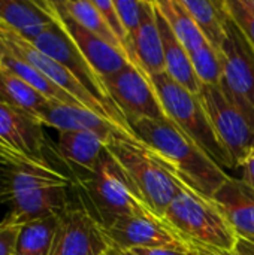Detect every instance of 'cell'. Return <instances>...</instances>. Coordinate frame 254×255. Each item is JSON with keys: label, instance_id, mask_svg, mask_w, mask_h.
<instances>
[{"label": "cell", "instance_id": "6da1fadb", "mask_svg": "<svg viewBox=\"0 0 254 255\" xmlns=\"http://www.w3.org/2000/svg\"><path fill=\"white\" fill-rule=\"evenodd\" d=\"M130 130L138 140L163 157L186 185L208 199L231 178L169 118L142 120L135 123Z\"/></svg>", "mask_w": 254, "mask_h": 255}, {"label": "cell", "instance_id": "7a4b0ae2", "mask_svg": "<svg viewBox=\"0 0 254 255\" xmlns=\"http://www.w3.org/2000/svg\"><path fill=\"white\" fill-rule=\"evenodd\" d=\"M73 187L81 194V200L88 202L90 206L84 208L102 227H109L130 215H154L126 170L106 148L91 170L73 172Z\"/></svg>", "mask_w": 254, "mask_h": 255}, {"label": "cell", "instance_id": "3957f363", "mask_svg": "<svg viewBox=\"0 0 254 255\" xmlns=\"http://www.w3.org/2000/svg\"><path fill=\"white\" fill-rule=\"evenodd\" d=\"M106 149L126 170L148 209L163 220L165 212L186 184L157 152L136 137H120Z\"/></svg>", "mask_w": 254, "mask_h": 255}, {"label": "cell", "instance_id": "277c9868", "mask_svg": "<svg viewBox=\"0 0 254 255\" xmlns=\"http://www.w3.org/2000/svg\"><path fill=\"white\" fill-rule=\"evenodd\" d=\"M163 221L192 248L229 253L238 236L219 206L186 185L163 215Z\"/></svg>", "mask_w": 254, "mask_h": 255}, {"label": "cell", "instance_id": "5b68a950", "mask_svg": "<svg viewBox=\"0 0 254 255\" xmlns=\"http://www.w3.org/2000/svg\"><path fill=\"white\" fill-rule=\"evenodd\" d=\"M1 170V169H0ZM7 184V217L16 224L61 215L69 206L70 176L63 172H37L25 169L1 170Z\"/></svg>", "mask_w": 254, "mask_h": 255}, {"label": "cell", "instance_id": "8992f818", "mask_svg": "<svg viewBox=\"0 0 254 255\" xmlns=\"http://www.w3.org/2000/svg\"><path fill=\"white\" fill-rule=\"evenodd\" d=\"M148 78L156 90L166 117L222 167L235 169L232 157L216 134L199 96L177 84L166 72Z\"/></svg>", "mask_w": 254, "mask_h": 255}, {"label": "cell", "instance_id": "52a82bcc", "mask_svg": "<svg viewBox=\"0 0 254 255\" xmlns=\"http://www.w3.org/2000/svg\"><path fill=\"white\" fill-rule=\"evenodd\" d=\"M43 126L24 112L0 102V169L61 172L48 157Z\"/></svg>", "mask_w": 254, "mask_h": 255}, {"label": "cell", "instance_id": "ba28073f", "mask_svg": "<svg viewBox=\"0 0 254 255\" xmlns=\"http://www.w3.org/2000/svg\"><path fill=\"white\" fill-rule=\"evenodd\" d=\"M199 99L216 134L232 157L235 169L241 167L254 148V123L220 85H202Z\"/></svg>", "mask_w": 254, "mask_h": 255}, {"label": "cell", "instance_id": "9c48e42d", "mask_svg": "<svg viewBox=\"0 0 254 255\" xmlns=\"http://www.w3.org/2000/svg\"><path fill=\"white\" fill-rule=\"evenodd\" d=\"M223 78L220 87L254 123V48L225 7Z\"/></svg>", "mask_w": 254, "mask_h": 255}, {"label": "cell", "instance_id": "30bf717a", "mask_svg": "<svg viewBox=\"0 0 254 255\" xmlns=\"http://www.w3.org/2000/svg\"><path fill=\"white\" fill-rule=\"evenodd\" d=\"M55 15H57V12H55ZM30 43H33L40 52H43L45 55H48L49 58H52L54 61L61 64L66 70H69L91 93V96L94 99H97L108 109V112L111 114V117L114 118L115 123L129 128L123 115L120 114V111L114 106V103L108 97L105 87L102 84V79L97 76V73L93 70V67L90 66V63L87 61L84 54L79 51L76 43L72 40V37L66 31V28L60 22L58 16L43 33H40Z\"/></svg>", "mask_w": 254, "mask_h": 255}, {"label": "cell", "instance_id": "8fae6325", "mask_svg": "<svg viewBox=\"0 0 254 255\" xmlns=\"http://www.w3.org/2000/svg\"><path fill=\"white\" fill-rule=\"evenodd\" d=\"M102 84L129 128L142 120L157 121L168 118L150 78L133 63L103 79Z\"/></svg>", "mask_w": 254, "mask_h": 255}, {"label": "cell", "instance_id": "7c38bea8", "mask_svg": "<svg viewBox=\"0 0 254 255\" xmlns=\"http://www.w3.org/2000/svg\"><path fill=\"white\" fill-rule=\"evenodd\" d=\"M0 37L3 39L4 45L7 46V49L10 52L19 55L27 63H30L33 67H36L51 82H54L57 87L64 90L73 99H76L84 108L93 111L94 114H97L103 118L114 121V118L111 117L108 109L97 99H94L91 96V93L69 70H66L61 64H58L57 61H54L52 58H49L48 55L40 52L33 43H30L19 34H16L12 30H9L7 27H4L1 22H0Z\"/></svg>", "mask_w": 254, "mask_h": 255}, {"label": "cell", "instance_id": "4fadbf2b", "mask_svg": "<svg viewBox=\"0 0 254 255\" xmlns=\"http://www.w3.org/2000/svg\"><path fill=\"white\" fill-rule=\"evenodd\" d=\"M109 245L103 227L84 205H70L58 218L51 255H105Z\"/></svg>", "mask_w": 254, "mask_h": 255}, {"label": "cell", "instance_id": "5bb4252c", "mask_svg": "<svg viewBox=\"0 0 254 255\" xmlns=\"http://www.w3.org/2000/svg\"><path fill=\"white\" fill-rule=\"evenodd\" d=\"M109 244L124 250L172 247L192 248L160 218L154 215H130L117 220L112 226L103 227Z\"/></svg>", "mask_w": 254, "mask_h": 255}, {"label": "cell", "instance_id": "9a60e30c", "mask_svg": "<svg viewBox=\"0 0 254 255\" xmlns=\"http://www.w3.org/2000/svg\"><path fill=\"white\" fill-rule=\"evenodd\" d=\"M42 126L58 131H85L100 137L106 145L120 137H135V134L112 120L103 118L84 106L66 105L48 100L39 114Z\"/></svg>", "mask_w": 254, "mask_h": 255}, {"label": "cell", "instance_id": "2e32d148", "mask_svg": "<svg viewBox=\"0 0 254 255\" xmlns=\"http://www.w3.org/2000/svg\"><path fill=\"white\" fill-rule=\"evenodd\" d=\"M57 16L72 40L76 43L79 51L84 54L93 70L97 73V76L103 81L117 72L123 70L127 64H130V60L127 55L117 49L115 46L109 45L103 39L97 37L91 31L85 30L82 25H79L60 4V1H52Z\"/></svg>", "mask_w": 254, "mask_h": 255}, {"label": "cell", "instance_id": "e0dca14e", "mask_svg": "<svg viewBox=\"0 0 254 255\" xmlns=\"http://www.w3.org/2000/svg\"><path fill=\"white\" fill-rule=\"evenodd\" d=\"M127 58L147 76L165 72V58L160 31L156 21L154 1L144 0L142 18L138 30L129 37Z\"/></svg>", "mask_w": 254, "mask_h": 255}, {"label": "cell", "instance_id": "ac0fdd59", "mask_svg": "<svg viewBox=\"0 0 254 255\" xmlns=\"http://www.w3.org/2000/svg\"><path fill=\"white\" fill-rule=\"evenodd\" d=\"M238 238L254 244V190L243 179L229 178L211 197Z\"/></svg>", "mask_w": 254, "mask_h": 255}, {"label": "cell", "instance_id": "d6986e66", "mask_svg": "<svg viewBox=\"0 0 254 255\" xmlns=\"http://www.w3.org/2000/svg\"><path fill=\"white\" fill-rule=\"evenodd\" d=\"M51 0H0V22L33 42L55 21Z\"/></svg>", "mask_w": 254, "mask_h": 255}, {"label": "cell", "instance_id": "ffe728a7", "mask_svg": "<svg viewBox=\"0 0 254 255\" xmlns=\"http://www.w3.org/2000/svg\"><path fill=\"white\" fill-rule=\"evenodd\" d=\"M154 6H156V3H154ZM156 21H157V27L160 31V39H162L165 72L177 84H180L190 93L199 96L202 84L195 73L190 55L186 51V48L181 45V42L177 39L171 25L168 24V21L162 15V12L157 9V6H156Z\"/></svg>", "mask_w": 254, "mask_h": 255}, {"label": "cell", "instance_id": "44dd1931", "mask_svg": "<svg viewBox=\"0 0 254 255\" xmlns=\"http://www.w3.org/2000/svg\"><path fill=\"white\" fill-rule=\"evenodd\" d=\"M106 143L93 133L85 131H58L57 137V154L70 166L72 172L91 170Z\"/></svg>", "mask_w": 254, "mask_h": 255}, {"label": "cell", "instance_id": "7402d4cb", "mask_svg": "<svg viewBox=\"0 0 254 255\" xmlns=\"http://www.w3.org/2000/svg\"><path fill=\"white\" fill-rule=\"evenodd\" d=\"M186 10L195 19L205 40L219 52L226 37L225 33V9L223 1L211 0H181Z\"/></svg>", "mask_w": 254, "mask_h": 255}, {"label": "cell", "instance_id": "603a6c76", "mask_svg": "<svg viewBox=\"0 0 254 255\" xmlns=\"http://www.w3.org/2000/svg\"><path fill=\"white\" fill-rule=\"evenodd\" d=\"M154 3L162 15L166 18L174 34L186 48L189 55L208 43L192 15L183 6L181 0H157Z\"/></svg>", "mask_w": 254, "mask_h": 255}, {"label": "cell", "instance_id": "cb8c5ba5", "mask_svg": "<svg viewBox=\"0 0 254 255\" xmlns=\"http://www.w3.org/2000/svg\"><path fill=\"white\" fill-rule=\"evenodd\" d=\"M60 215L34 220L21 226L15 255H51Z\"/></svg>", "mask_w": 254, "mask_h": 255}, {"label": "cell", "instance_id": "d4e9b609", "mask_svg": "<svg viewBox=\"0 0 254 255\" xmlns=\"http://www.w3.org/2000/svg\"><path fill=\"white\" fill-rule=\"evenodd\" d=\"M7 48V46H6ZM1 67L7 69L9 72H12L13 75H16L19 79H22L25 84H28L30 87H33L36 91H39L43 97H46L48 100H54V102H60V103H66V105H75V106H82L76 99H73L70 94H67L64 90H61L60 87H57L54 82H51L45 75H42L36 67H33L30 63H27L24 58H21L19 55L10 52L7 49V55L4 58V61L1 63Z\"/></svg>", "mask_w": 254, "mask_h": 255}, {"label": "cell", "instance_id": "484cf974", "mask_svg": "<svg viewBox=\"0 0 254 255\" xmlns=\"http://www.w3.org/2000/svg\"><path fill=\"white\" fill-rule=\"evenodd\" d=\"M61 7L85 30L91 31L97 37L103 39L109 45L115 46L117 49L123 51V46L117 36L112 33L109 25L106 24L105 18L99 12V9L94 6L93 0H58ZM126 54V52H124Z\"/></svg>", "mask_w": 254, "mask_h": 255}, {"label": "cell", "instance_id": "4316f807", "mask_svg": "<svg viewBox=\"0 0 254 255\" xmlns=\"http://www.w3.org/2000/svg\"><path fill=\"white\" fill-rule=\"evenodd\" d=\"M1 69H3V90L6 96V103L39 121V114L43 109V106L48 103V99L43 97L39 91H36L28 84H25L22 79H19L16 75L9 72L7 69L4 67Z\"/></svg>", "mask_w": 254, "mask_h": 255}, {"label": "cell", "instance_id": "83f0119b", "mask_svg": "<svg viewBox=\"0 0 254 255\" xmlns=\"http://www.w3.org/2000/svg\"><path fill=\"white\" fill-rule=\"evenodd\" d=\"M195 73L202 85H220L223 78L222 52L216 51L210 43L190 54Z\"/></svg>", "mask_w": 254, "mask_h": 255}, {"label": "cell", "instance_id": "f1b7e54d", "mask_svg": "<svg viewBox=\"0 0 254 255\" xmlns=\"http://www.w3.org/2000/svg\"><path fill=\"white\" fill-rule=\"evenodd\" d=\"M225 7L254 48V9L247 0H223Z\"/></svg>", "mask_w": 254, "mask_h": 255}, {"label": "cell", "instance_id": "f546056e", "mask_svg": "<svg viewBox=\"0 0 254 255\" xmlns=\"http://www.w3.org/2000/svg\"><path fill=\"white\" fill-rule=\"evenodd\" d=\"M114 6L124 25V30L127 31V36L130 37L141 24L144 0H114Z\"/></svg>", "mask_w": 254, "mask_h": 255}, {"label": "cell", "instance_id": "4dcf8cb0", "mask_svg": "<svg viewBox=\"0 0 254 255\" xmlns=\"http://www.w3.org/2000/svg\"><path fill=\"white\" fill-rule=\"evenodd\" d=\"M94 6L99 9V12L102 13V16L105 18L106 24L109 25V28L112 30V33L117 36V39L120 40L126 55H127V43H129V36L127 31L124 30V25L117 13V9L114 6V0H93Z\"/></svg>", "mask_w": 254, "mask_h": 255}, {"label": "cell", "instance_id": "1f68e13d", "mask_svg": "<svg viewBox=\"0 0 254 255\" xmlns=\"http://www.w3.org/2000/svg\"><path fill=\"white\" fill-rule=\"evenodd\" d=\"M19 229L21 226L7 215L0 221V255H15Z\"/></svg>", "mask_w": 254, "mask_h": 255}, {"label": "cell", "instance_id": "d6a6232c", "mask_svg": "<svg viewBox=\"0 0 254 255\" xmlns=\"http://www.w3.org/2000/svg\"><path fill=\"white\" fill-rule=\"evenodd\" d=\"M192 251L196 255H254V244L238 238L235 248L229 253H213V251H207V250H201V248H195Z\"/></svg>", "mask_w": 254, "mask_h": 255}, {"label": "cell", "instance_id": "836d02e7", "mask_svg": "<svg viewBox=\"0 0 254 255\" xmlns=\"http://www.w3.org/2000/svg\"><path fill=\"white\" fill-rule=\"evenodd\" d=\"M136 255H192L193 251L172 248V247H154V248H135L132 250Z\"/></svg>", "mask_w": 254, "mask_h": 255}, {"label": "cell", "instance_id": "e575fe53", "mask_svg": "<svg viewBox=\"0 0 254 255\" xmlns=\"http://www.w3.org/2000/svg\"><path fill=\"white\" fill-rule=\"evenodd\" d=\"M240 169L243 170V178L241 179L254 190V148L252 149V152L249 154V157L244 160V163L241 164Z\"/></svg>", "mask_w": 254, "mask_h": 255}, {"label": "cell", "instance_id": "d590c367", "mask_svg": "<svg viewBox=\"0 0 254 255\" xmlns=\"http://www.w3.org/2000/svg\"><path fill=\"white\" fill-rule=\"evenodd\" d=\"M108 255H136L132 250H124V248H118L115 245H109V250H108Z\"/></svg>", "mask_w": 254, "mask_h": 255}, {"label": "cell", "instance_id": "8d00e7d4", "mask_svg": "<svg viewBox=\"0 0 254 255\" xmlns=\"http://www.w3.org/2000/svg\"><path fill=\"white\" fill-rule=\"evenodd\" d=\"M0 202H7V184L0 170Z\"/></svg>", "mask_w": 254, "mask_h": 255}, {"label": "cell", "instance_id": "74e56055", "mask_svg": "<svg viewBox=\"0 0 254 255\" xmlns=\"http://www.w3.org/2000/svg\"><path fill=\"white\" fill-rule=\"evenodd\" d=\"M6 55H7V48H6V45H4L3 39L0 37V66H1V63L4 61Z\"/></svg>", "mask_w": 254, "mask_h": 255}, {"label": "cell", "instance_id": "f35d334b", "mask_svg": "<svg viewBox=\"0 0 254 255\" xmlns=\"http://www.w3.org/2000/svg\"><path fill=\"white\" fill-rule=\"evenodd\" d=\"M0 102L6 103V96H4V90H3V69L0 66Z\"/></svg>", "mask_w": 254, "mask_h": 255}, {"label": "cell", "instance_id": "ab89813d", "mask_svg": "<svg viewBox=\"0 0 254 255\" xmlns=\"http://www.w3.org/2000/svg\"><path fill=\"white\" fill-rule=\"evenodd\" d=\"M247 3L250 4V7H252V9H254V0H247Z\"/></svg>", "mask_w": 254, "mask_h": 255}, {"label": "cell", "instance_id": "60d3db41", "mask_svg": "<svg viewBox=\"0 0 254 255\" xmlns=\"http://www.w3.org/2000/svg\"><path fill=\"white\" fill-rule=\"evenodd\" d=\"M192 255H196V254H195V253H193V254H192Z\"/></svg>", "mask_w": 254, "mask_h": 255}, {"label": "cell", "instance_id": "b9f144b4", "mask_svg": "<svg viewBox=\"0 0 254 255\" xmlns=\"http://www.w3.org/2000/svg\"><path fill=\"white\" fill-rule=\"evenodd\" d=\"M105 255H108V254H105Z\"/></svg>", "mask_w": 254, "mask_h": 255}]
</instances>
